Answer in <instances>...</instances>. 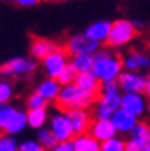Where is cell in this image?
<instances>
[{"mask_svg":"<svg viewBox=\"0 0 150 151\" xmlns=\"http://www.w3.org/2000/svg\"><path fill=\"white\" fill-rule=\"evenodd\" d=\"M101 151H126V140L115 136L101 142Z\"/></svg>","mask_w":150,"mask_h":151,"instance_id":"26","label":"cell"},{"mask_svg":"<svg viewBox=\"0 0 150 151\" xmlns=\"http://www.w3.org/2000/svg\"><path fill=\"white\" fill-rule=\"evenodd\" d=\"M136 34H138V26L135 24L133 20L118 19L115 22H112L110 34L106 44L112 49L126 47L136 38Z\"/></svg>","mask_w":150,"mask_h":151,"instance_id":"5","label":"cell"},{"mask_svg":"<svg viewBox=\"0 0 150 151\" xmlns=\"http://www.w3.org/2000/svg\"><path fill=\"white\" fill-rule=\"evenodd\" d=\"M70 64V55L67 50L63 47H58L55 52H52L49 57L41 60V69L46 76L51 78H58V75Z\"/></svg>","mask_w":150,"mask_h":151,"instance_id":"8","label":"cell"},{"mask_svg":"<svg viewBox=\"0 0 150 151\" xmlns=\"http://www.w3.org/2000/svg\"><path fill=\"white\" fill-rule=\"evenodd\" d=\"M49 151H75V147H74L72 140H64V142H58V144L54 148H51Z\"/></svg>","mask_w":150,"mask_h":151,"instance_id":"32","label":"cell"},{"mask_svg":"<svg viewBox=\"0 0 150 151\" xmlns=\"http://www.w3.org/2000/svg\"><path fill=\"white\" fill-rule=\"evenodd\" d=\"M122 66L130 72H147L150 70V55L144 50L132 49L122 57Z\"/></svg>","mask_w":150,"mask_h":151,"instance_id":"11","label":"cell"},{"mask_svg":"<svg viewBox=\"0 0 150 151\" xmlns=\"http://www.w3.org/2000/svg\"><path fill=\"white\" fill-rule=\"evenodd\" d=\"M6 3H11V5H17V6H22V8H32L35 5L40 3V0H3Z\"/></svg>","mask_w":150,"mask_h":151,"instance_id":"31","label":"cell"},{"mask_svg":"<svg viewBox=\"0 0 150 151\" xmlns=\"http://www.w3.org/2000/svg\"><path fill=\"white\" fill-rule=\"evenodd\" d=\"M75 84L80 86L81 88H86V90H91V92H100V87H101V81L95 76V73L92 72H83V73H78L75 78Z\"/></svg>","mask_w":150,"mask_h":151,"instance_id":"21","label":"cell"},{"mask_svg":"<svg viewBox=\"0 0 150 151\" xmlns=\"http://www.w3.org/2000/svg\"><path fill=\"white\" fill-rule=\"evenodd\" d=\"M98 92H91L81 88L75 83L63 86L57 98V107L60 110H74V109H91L96 102Z\"/></svg>","mask_w":150,"mask_h":151,"instance_id":"2","label":"cell"},{"mask_svg":"<svg viewBox=\"0 0 150 151\" xmlns=\"http://www.w3.org/2000/svg\"><path fill=\"white\" fill-rule=\"evenodd\" d=\"M38 61L25 55H19V57H12L9 60H6L5 63L0 67V73L3 78L8 79H19V78H26L31 76L35 70H37V64Z\"/></svg>","mask_w":150,"mask_h":151,"instance_id":"6","label":"cell"},{"mask_svg":"<svg viewBox=\"0 0 150 151\" xmlns=\"http://www.w3.org/2000/svg\"><path fill=\"white\" fill-rule=\"evenodd\" d=\"M19 151H48V150L38 140H23L19 147Z\"/></svg>","mask_w":150,"mask_h":151,"instance_id":"30","label":"cell"},{"mask_svg":"<svg viewBox=\"0 0 150 151\" xmlns=\"http://www.w3.org/2000/svg\"><path fill=\"white\" fill-rule=\"evenodd\" d=\"M129 140H132L135 145H138L141 150L150 145V124L147 122H138L135 128L130 131Z\"/></svg>","mask_w":150,"mask_h":151,"instance_id":"19","label":"cell"},{"mask_svg":"<svg viewBox=\"0 0 150 151\" xmlns=\"http://www.w3.org/2000/svg\"><path fill=\"white\" fill-rule=\"evenodd\" d=\"M92 72L101 83L118 81L120 75L124 72L122 57L110 49H100L93 54Z\"/></svg>","mask_w":150,"mask_h":151,"instance_id":"1","label":"cell"},{"mask_svg":"<svg viewBox=\"0 0 150 151\" xmlns=\"http://www.w3.org/2000/svg\"><path fill=\"white\" fill-rule=\"evenodd\" d=\"M118 84L122 93H144L147 84V75L144 72L124 70L118 78Z\"/></svg>","mask_w":150,"mask_h":151,"instance_id":"10","label":"cell"},{"mask_svg":"<svg viewBox=\"0 0 150 151\" xmlns=\"http://www.w3.org/2000/svg\"><path fill=\"white\" fill-rule=\"evenodd\" d=\"M147 96L146 93H122L121 109H124L130 114L141 118L147 111Z\"/></svg>","mask_w":150,"mask_h":151,"instance_id":"12","label":"cell"},{"mask_svg":"<svg viewBox=\"0 0 150 151\" xmlns=\"http://www.w3.org/2000/svg\"><path fill=\"white\" fill-rule=\"evenodd\" d=\"M60 46L51 38L46 37H34L29 43V55L37 61L45 60L52 52H55Z\"/></svg>","mask_w":150,"mask_h":151,"instance_id":"13","label":"cell"},{"mask_svg":"<svg viewBox=\"0 0 150 151\" xmlns=\"http://www.w3.org/2000/svg\"><path fill=\"white\" fill-rule=\"evenodd\" d=\"M49 114L46 109H35V110H28V124L31 128L40 130L49 122Z\"/></svg>","mask_w":150,"mask_h":151,"instance_id":"22","label":"cell"},{"mask_svg":"<svg viewBox=\"0 0 150 151\" xmlns=\"http://www.w3.org/2000/svg\"><path fill=\"white\" fill-rule=\"evenodd\" d=\"M110 28H112V22H109V20H96V22H93V23H91L89 26H87V28L84 29V32L89 35L93 41L103 44L109 38Z\"/></svg>","mask_w":150,"mask_h":151,"instance_id":"18","label":"cell"},{"mask_svg":"<svg viewBox=\"0 0 150 151\" xmlns=\"http://www.w3.org/2000/svg\"><path fill=\"white\" fill-rule=\"evenodd\" d=\"M75 151H101V142L96 140L91 133L78 134L72 139Z\"/></svg>","mask_w":150,"mask_h":151,"instance_id":"20","label":"cell"},{"mask_svg":"<svg viewBox=\"0 0 150 151\" xmlns=\"http://www.w3.org/2000/svg\"><path fill=\"white\" fill-rule=\"evenodd\" d=\"M45 2H49V3H63V2H67V0H45Z\"/></svg>","mask_w":150,"mask_h":151,"instance_id":"35","label":"cell"},{"mask_svg":"<svg viewBox=\"0 0 150 151\" xmlns=\"http://www.w3.org/2000/svg\"><path fill=\"white\" fill-rule=\"evenodd\" d=\"M61 87L63 86L58 83L57 78L46 76V78H43L41 81H38V84L35 86V92L40 93L48 102H55L58 95H60Z\"/></svg>","mask_w":150,"mask_h":151,"instance_id":"17","label":"cell"},{"mask_svg":"<svg viewBox=\"0 0 150 151\" xmlns=\"http://www.w3.org/2000/svg\"><path fill=\"white\" fill-rule=\"evenodd\" d=\"M126 151H141V148L135 145L132 140H126Z\"/></svg>","mask_w":150,"mask_h":151,"instance_id":"33","label":"cell"},{"mask_svg":"<svg viewBox=\"0 0 150 151\" xmlns=\"http://www.w3.org/2000/svg\"><path fill=\"white\" fill-rule=\"evenodd\" d=\"M146 96L150 99V75H147V84H146V90H144Z\"/></svg>","mask_w":150,"mask_h":151,"instance_id":"34","label":"cell"},{"mask_svg":"<svg viewBox=\"0 0 150 151\" xmlns=\"http://www.w3.org/2000/svg\"><path fill=\"white\" fill-rule=\"evenodd\" d=\"M141 151H150V145H147V147H144L143 150H141Z\"/></svg>","mask_w":150,"mask_h":151,"instance_id":"36","label":"cell"},{"mask_svg":"<svg viewBox=\"0 0 150 151\" xmlns=\"http://www.w3.org/2000/svg\"><path fill=\"white\" fill-rule=\"evenodd\" d=\"M26 107H28V110H35V109H46L48 107V101L43 98L40 93L37 92H32L28 99H26Z\"/></svg>","mask_w":150,"mask_h":151,"instance_id":"27","label":"cell"},{"mask_svg":"<svg viewBox=\"0 0 150 151\" xmlns=\"http://www.w3.org/2000/svg\"><path fill=\"white\" fill-rule=\"evenodd\" d=\"M20 144H17L15 136L11 134H5L0 137V151H19Z\"/></svg>","mask_w":150,"mask_h":151,"instance_id":"28","label":"cell"},{"mask_svg":"<svg viewBox=\"0 0 150 151\" xmlns=\"http://www.w3.org/2000/svg\"><path fill=\"white\" fill-rule=\"evenodd\" d=\"M122 90L118 81L101 83L96 102L93 104V116L100 119H110L112 114L121 109Z\"/></svg>","mask_w":150,"mask_h":151,"instance_id":"3","label":"cell"},{"mask_svg":"<svg viewBox=\"0 0 150 151\" xmlns=\"http://www.w3.org/2000/svg\"><path fill=\"white\" fill-rule=\"evenodd\" d=\"M28 111L6 102L0 105V128L5 134L15 136L28 127Z\"/></svg>","mask_w":150,"mask_h":151,"instance_id":"4","label":"cell"},{"mask_svg":"<svg viewBox=\"0 0 150 151\" xmlns=\"http://www.w3.org/2000/svg\"><path fill=\"white\" fill-rule=\"evenodd\" d=\"M70 66H72L77 73L91 72L93 66V55H74L70 57Z\"/></svg>","mask_w":150,"mask_h":151,"instance_id":"23","label":"cell"},{"mask_svg":"<svg viewBox=\"0 0 150 151\" xmlns=\"http://www.w3.org/2000/svg\"><path fill=\"white\" fill-rule=\"evenodd\" d=\"M69 122L72 125L74 134H84V133H89L91 124H92V116L91 113L87 111V109H74V110H67L66 111Z\"/></svg>","mask_w":150,"mask_h":151,"instance_id":"14","label":"cell"},{"mask_svg":"<svg viewBox=\"0 0 150 151\" xmlns=\"http://www.w3.org/2000/svg\"><path fill=\"white\" fill-rule=\"evenodd\" d=\"M77 70L72 67V66H67L63 72H61L60 75H58V83L61 84V86H67V84H72V83H75V78H77Z\"/></svg>","mask_w":150,"mask_h":151,"instance_id":"29","label":"cell"},{"mask_svg":"<svg viewBox=\"0 0 150 151\" xmlns=\"http://www.w3.org/2000/svg\"><path fill=\"white\" fill-rule=\"evenodd\" d=\"M110 119L113 122V125H115L118 134H130V131L138 124V118L130 114L129 111H126L124 109H118L112 114Z\"/></svg>","mask_w":150,"mask_h":151,"instance_id":"16","label":"cell"},{"mask_svg":"<svg viewBox=\"0 0 150 151\" xmlns=\"http://www.w3.org/2000/svg\"><path fill=\"white\" fill-rule=\"evenodd\" d=\"M64 49L70 57L74 55H93L96 50H100V43L93 41L86 32L74 34L66 40Z\"/></svg>","mask_w":150,"mask_h":151,"instance_id":"7","label":"cell"},{"mask_svg":"<svg viewBox=\"0 0 150 151\" xmlns=\"http://www.w3.org/2000/svg\"><path fill=\"white\" fill-rule=\"evenodd\" d=\"M37 140H38L46 150L54 148V147L58 144V140H57L55 134L51 131L49 127H48V128H46V127H43V128L38 130V133H37Z\"/></svg>","mask_w":150,"mask_h":151,"instance_id":"24","label":"cell"},{"mask_svg":"<svg viewBox=\"0 0 150 151\" xmlns=\"http://www.w3.org/2000/svg\"><path fill=\"white\" fill-rule=\"evenodd\" d=\"M89 133L100 142H104V140H107L110 137H115L118 134L112 119H100V118H95L92 121Z\"/></svg>","mask_w":150,"mask_h":151,"instance_id":"15","label":"cell"},{"mask_svg":"<svg viewBox=\"0 0 150 151\" xmlns=\"http://www.w3.org/2000/svg\"><path fill=\"white\" fill-rule=\"evenodd\" d=\"M14 93H15V88H14L12 83L8 78H3L0 81V102L2 104L11 102V99L14 98Z\"/></svg>","mask_w":150,"mask_h":151,"instance_id":"25","label":"cell"},{"mask_svg":"<svg viewBox=\"0 0 150 151\" xmlns=\"http://www.w3.org/2000/svg\"><path fill=\"white\" fill-rule=\"evenodd\" d=\"M49 128L51 131L55 134L58 142H64V140H72L75 137L72 125L69 122V118L66 111H55L52 116L49 118Z\"/></svg>","mask_w":150,"mask_h":151,"instance_id":"9","label":"cell"},{"mask_svg":"<svg viewBox=\"0 0 150 151\" xmlns=\"http://www.w3.org/2000/svg\"><path fill=\"white\" fill-rule=\"evenodd\" d=\"M147 113L150 114V99H149V104H147Z\"/></svg>","mask_w":150,"mask_h":151,"instance_id":"37","label":"cell"}]
</instances>
